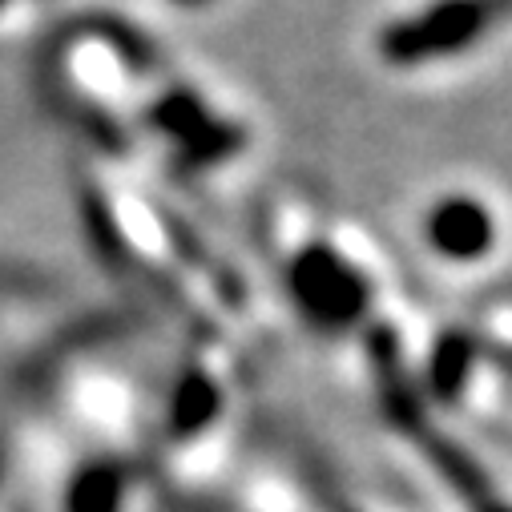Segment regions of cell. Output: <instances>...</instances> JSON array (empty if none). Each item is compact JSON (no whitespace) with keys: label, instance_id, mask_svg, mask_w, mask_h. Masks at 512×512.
Segmentation results:
<instances>
[{"label":"cell","instance_id":"obj_2","mask_svg":"<svg viewBox=\"0 0 512 512\" xmlns=\"http://www.w3.org/2000/svg\"><path fill=\"white\" fill-rule=\"evenodd\" d=\"M420 242L440 267L452 271H472L484 267L500 250V214L492 210L488 198L472 190H448L428 202L420 218Z\"/></svg>","mask_w":512,"mask_h":512},{"label":"cell","instance_id":"obj_1","mask_svg":"<svg viewBox=\"0 0 512 512\" xmlns=\"http://www.w3.org/2000/svg\"><path fill=\"white\" fill-rule=\"evenodd\" d=\"M508 9L512 0H436L383 33V57L396 65H428L440 57L448 61L472 49V41L488 37L508 17Z\"/></svg>","mask_w":512,"mask_h":512}]
</instances>
